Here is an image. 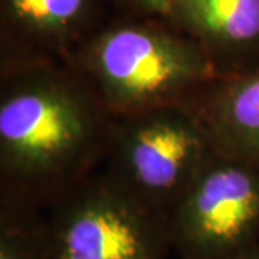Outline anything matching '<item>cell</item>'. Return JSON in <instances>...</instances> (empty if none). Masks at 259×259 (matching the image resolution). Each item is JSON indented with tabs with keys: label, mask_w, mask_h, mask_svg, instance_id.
Masks as SVG:
<instances>
[{
	"label": "cell",
	"mask_w": 259,
	"mask_h": 259,
	"mask_svg": "<svg viewBox=\"0 0 259 259\" xmlns=\"http://www.w3.org/2000/svg\"><path fill=\"white\" fill-rule=\"evenodd\" d=\"M112 115L83 78L28 62L3 74L2 202L37 209L87 179L110 148Z\"/></svg>",
	"instance_id": "6da1fadb"
},
{
	"label": "cell",
	"mask_w": 259,
	"mask_h": 259,
	"mask_svg": "<svg viewBox=\"0 0 259 259\" xmlns=\"http://www.w3.org/2000/svg\"><path fill=\"white\" fill-rule=\"evenodd\" d=\"M78 62L114 120L192 102L225 74L193 37L150 23L102 30L83 45Z\"/></svg>",
	"instance_id": "7a4b0ae2"
},
{
	"label": "cell",
	"mask_w": 259,
	"mask_h": 259,
	"mask_svg": "<svg viewBox=\"0 0 259 259\" xmlns=\"http://www.w3.org/2000/svg\"><path fill=\"white\" fill-rule=\"evenodd\" d=\"M47 259H167V218L137 200L110 175L83 179L48 206Z\"/></svg>",
	"instance_id": "3957f363"
},
{
	"label": "cell",
	"mask_w": 259,
	"mask_h": 259,
	"mask_svg": "<svg viewBox=\"0 0 259 259\" xmlns=\"http://www.w3.org/2000/svg\"><path fill=\"white\" fill-rule=\"evenodd\" d=\"M114 122L110 176L167 218L216 151L192 102L163 105Z\"/></svg>",
	"instance_id": "277c9868"
},
{
	"label": "cell",
	"mask_w": 259,
	"mask_h": 259,
	"mask_svg": "<svg viewBox=\"0 0 259 259\" xmlns=\"http://www.w3.org/2000/svg\"><path fill=\"white\" fill-rule=\"evenodd\" d=\"M180 259H226L258 245L259 170L216 150L168 214Z\"/></svg>",
	"instance_id": "5b68a950"
},
{
	"label": "cell",
	"mask_w": 259,
	"mask_h": 259,
	"mask_svg": "<svg viewBox=\"0 0 259 259\" xmlns=\"http://www.w3.org/2000/svg\"><path fill=\"white\" fill-rule=\"evenodd\" d=\"M192 104L216 150L259 170V61L219 76Z\"/></svg>",
	"instance_id": "8992f818"
},
{
	"label": "cell",
	"mask_w": 259,
	"mask_h": 259,
	"mask_svg": "<svg viewBox=\"0 0 259 259\" xmlns=\"http://www.w3.org/2000/svg\"><path fill=\"white\" fill-rule=\"evenodd\" d=\"M171 19L228 72L259 61V0H182Z\"/></svg>",
	"instance_id": "52a82bcc"
},
{
	"label": "cell",
	"mask_w": 259,
	"mask_h": 259,
	"mask_svg": "<svg viewBox=\"0 0 259 259\" xmlns=\"http://www.w3.org/2000/svg\"><path fill=\"white\" fill-rule=\"evenodd\" d=\"M8 23L22 35L51 48H65L79 35L90 0H2Z\"/></svg>",
	"instance_id": "ba28073f"
},
{
	"label": "cell",
	"mask_w": 259,
	"mask_h": 259,
	"mask_svg": "<svg viewBox=\"0 0 259 259\" xmlns=\"http://www.w3.org/2000/svg\"><path fill=\"white\" fill-rule=\"evenodd\" d=\"M0 259H47L44 218L36 209L2 202Z\"/></svg>",
	"instance_id": "9c48e42d"
},
{
	"label": "cell",
	"mask_w": 259,
	"mask_h": 259,
	"mask_svg": "<svg viewBox=\"0 0 259 259\" xmlns=\"http://www.w3.org/2000/svg\"><path fill=\"white\" fill-rule=\"evenodd\" d=\"M131 2L144 12L170 19L177 9V6L182 3V0H131Z\"/></svg>",
	"instance_id": "30bf717a"
},
{
	"label": "cell",
	"mask_w": 259,
	"mask_h": 259,
	"mask_svg": "<svg viewBox=\"0 0 259 259\" xmlns=\"http://www.w3.org/2000/svg\"><path fill=\"white\" fill-rule=\"evenodd\" d=\"M226 259H259V246H252L249 249L243 250V252H239L233 256H229Z\"/></svg>",
	"instance_id": "8fae6325"
}]
</instances>
